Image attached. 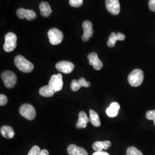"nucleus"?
<instances>
[{
	"label": "nucleus",
	"instance_id": "f257e3e1",
	"mask_svg": "<svg viewBox=\"0 0 155 155\" xmlns=\"http://www.w3.org/2000/svg\"><path fill=\"white\" fill-rule=\"evenodd\" d=\"M15 63L18 70L23 72H31L34 68L33 64L21 55L17 56L15 58Z\"/></svg>",
	"mask_w": 155,
	"mask_h": 155
},
{
	"label": "nucleus",
	"instance_id": "f03ea898",
	"mask_svg": "<svg viewBox=\"0 0 155 155\" xmlns=\"http://www.w3.org/2000/svg\"><path fill=\"white\" fill-rule=\"evenodd\" d=\"M144 78V72L141 70L135 69L129 75L127 81L130 86L138 87L143 83Z\"/></svg>",
	"mask_w": 155,
	"mask_h": 155
},
{
	"label": "nucleus",
	"instance_id": "7ed1b4c3",
	"mask_svg": "<svg viewBox=\"0 0 155 155\" xmlns=\"http://www.w3.org/2000/svg\"><path fill=\"white\" fill-rule=\"evenodd\" d=\"M16 35L13 32L7 33L5 37V44L4 45V50L7 52L13 51L16 48Z\"/></svg>",
	"mask_w": 155,
	"mask_h": 155
},
{
	"label": "nucleus",
	"instance_id": "20e7f679",
	"mask_svg": "<svg viewBox=\"0 0 155 155\" xmlns=\"http://www.w3.org/2000/svg\"><path fill=\"white\" fill-rule=\"evenodd\" d=\"M19 113L23 117L28 120H33L36 117V113L33 106L25 104L22 105L19 109Z\"/></svg>",
	"mask_w": 155,
	"mask_h": 155
},
{
	"label": "nucleus",
	"instance_id": "39448f33",
	"mask_svg": "<svg viewBox=\"0 0 155 155\" xmlns=\"http://www.w3.org/2000/svg\"><path fill=\"white\" fill-rule=\"evenodd\" d=\"M1 78L7 88L11 89L15 87L17 82L16 74L11 71H5L1 74Z\"/></svg>",
	"mask_w": 155,
	"mask_h": 155
},
{
	"label": "nucleus",
	"instance_id": "423d86ee",
	"mask_svg": "<svg viewBox=\"0 0 155 155\" xmlns=\"http://www.w3.org/2000/svg\"><path fill=\"white\" fill-rule=\"evenodd\" d=\"M48 85L55 91V93L61 91L63 86V77L61 74H58L56 75H53L51 77Z\"/></svg>",
	"mask_w": 155,
	"mask_h": 155
},
{
	"label": "nucleus",
	"instance_id": "0eeeda50",
	"mask_svg": "<svg viewBox=\"0 0 155 155\" xmlns=\"http://www.w3.org/2000/svg\"><path fill=\"white\" fill-rule=\"evenodd\" d=\"M48 36L50 43L52 45L60 44L63 39L62 32L57 28H52L48 32Z\"/></svg>",
	"mask_w": 155,
	"mask_h": 155
},
{
	"label": "nucleus",
	"instance_id": "6e6552de",
	"mask_svg": "<svg viewBox=\"0 0 155 155\" xmlns=\"http://www.w3.org/2000/svg\"><path fill=\"white\" fill-rule=\"evenodd\" d=\"M107 11L113 15H118L120 12V4L118 0H105Z\"/></svg>",
	"mask_w": 155,
	"mask_h": 155
},
{
	"label": "nucleus",
	"instance_id": "1a4fd4ad",
	"mask_svg": "<svg viewBox=\"0 0 155 155\" xmlns=\"http://www.w3.org/2000/svg\"><path fill=\"white\" fill-rule=\"evenodd\" d=\"M74 64L68 61H61L58 62L56 64V68L64 74H70L72 72L74 69Z\"/></svg>",
	"mask_w": 155,
	"mask_h": 155
},
{
	"label": "nucleus",
	"instance_id": "9d476101",
	"mask_svg": "<svg viewBox=\"0 0 155 155\" xmlns=\"http://www.w3.org/2000/svg\"><path fill=\"white\" fill-rule=\"evenodd\" d=\"M17 15L21 19L25 18L29 21L33 20L36 17V14L33 11L24 8H19L17 11Z\"/></svg>",
	"mask_w": 155,
	"mask_h": 155
},
{
	"label": "nucleus",
	"instance_id": "9b49d317",
	"mask_svg": "<svg viewBox=\"0 0 155 155\" xmlns=\"http://www.w3.org/2000/svg\"><path fill=\"white\" fill-rule=\"evenodd\" d=\"M83 32L82 40L83 41H87L93 35L94 31L93 29V24L89 21H85L83 22Z\"/></svg>",
	"mask_w": 155,
	"mask_h": 155
},
{
	"label": "nucleus",
	"instance_id": "f8f14e48",
	"mask_svg": "<svg viewBox=\"0 0 155 155\" xmlns=\"http://www.w3.org/2000/svg\"><path fill=\"white\" fill-rule=\"evenodd\" d=\"M87 58L89 59V64L93 66L94 69L96 70H100L103 67V63L98 57L96 52H92L90 54Z\"/></svg>",
	"mask_w": 155,
	"mask_h": 155
},
{
	"label": "nucleus",
	"instance_id": "ddd939ff",
	"mask_svg": "<svg viewBox=\"0 0 155 155\" xmlns=\"http://www.w3.org/2000/svg\"><path fill=\"white\" fill-rule=\"evenodd\" d=\"M125 39V36L123 33L118 32V33H115L112 32L111 33L110 36H109V40L107 42V45L109 47H114L116 43L117 40L122 41Z\"/></svg>",
	"mask_w": 155,
	"mask_h": 155
},
{
	"label": "nucleus",
	"instance_id": "4468645a",
	"mask_svg": "<svg viewBox=\"0 0 155 155\" xmlns=\"http://www.w3.org/2000/svg\"><path fill=\"white\" fill-rule=\"evenodd\" d=\"M69 155H88L87 151L82 147H79L75 144H71L67 148Z\"/></svg>",
	"mask_w": 155,
	"mask_h": 155
},
{
	"label": "nucleus",
	"instance_id": "2eb2a0df",
	"mask_svg": "<svg viewBox=\"0 0 155 155\" xmlns=\"http://www.w3.org/2000/svg\"><path fill=\"white\" fill-rule=\"evenodd\" d=\"M78 121L76 124V127L78 129L85 128L87 127V124L89 122V118L87 116L86 113L83 111H81L79 113Z\"/></svg>",
	"mask_w": 155,
	"mask_h": 155
},
{
	"label": "nucleus",
	"instance_id": "dca6fc26",
	"mask_svg": "<svg viewBox=\"0 0 155 155\" xmlns=\"http://www.w3.org/2000/svg\"><path fill=\"white\" fill-rule=\"evenodd\" d=\"M110 141H96L93 144V148L95 152L102 151V150H107L111 147Z\"/></svg>",
	"mask_w": 155,
	"mask_h": 155
},
{
	"label": "nucleus",
	"instance_id": "f3484780",
	"mask_svg": "<svg viewBox=\"0 0 155 155\" xmlns=\"http://www.w3.org/2000/svg\"><path fill=\"white\" fill-rule=\"evenodd\" d=\"M120 106L117 102H113L106 109V114L109 117H115L117 116Z\"/></svg>",
	"mask_w": 155,
	"mask_h": 155
},
{
	"label": "nucleus",
	"instance_id": "a211bd4d",
	"mask_svg": "<svg viewBox=\"0 0 155 155\" xmlns=\"http://www.w3.org/2000/svg\"><path fill=\"white\" fill-rule=\"evenodd\" d=\"M41 15L45 17L50 16L52 13V9L50 4L47 2H42L39 5Z\"/></svg>",
	"mask_w": 155,
	"mask_h": 155
},
{
	"label": "nucleus",
	"instance_id": "6ab92c4d",
	"mask_svg": "<svg viewBox=\"0 0 155 155\" xmlns=\"http://www.w3.org/2000/svg\"><path fill=\"white\" fill-rule=\"evenodd\" d=\"M1 134L6 139H12L15 136V132L10 126H3L1 128Z\"/></svg>",
	"mask_w": 155,
	"mask_h": 155
},
{
	"label": "nucleus",
	"instance_id": "aec40b11",
	"mask_svg": "<svg viewBox=\"0 0 155 155\" xmlns=\"http://www.w3.org/2000/svg\"><path fill=\"white\" fill-rule=\"evenodd\" d=\"M90 121L92 125L95 127H100L101 126V121L100 117L97 112L93 110H90Z\"/></svg>",
	"mask_w": 155,
	"mask_h": 155
},
{
	"label": "nucleus",
	"instance_id": "412c9836",
	"mask_svg": "<svg viewBox=\"0 0 155 155\" xmlns=\"http://www.w3.org/2000/svg\"><path fill=\"white\" fill-rule=\"evenodd\" d=\"M55 91L51 89L49 85L45 86L39 90V94L45 97H51L54 95Z\"/></svg>",
	"mask_w": 155,
	"mask_h": 155
},
{
	"label": "nucleus",
	"instance_id": "4be33fe9",
	"mask_svg": "<svg viewBox=\"0 0 155 155\" xmlns=\"http://www.w3.org/2000/svg\"><path fill=\"white\" fill-rule=\"evenodd\" d=\"M127 155H143V154L136 147H130L127 150Z\"/></svg>",
	"mask_w": 155,
	"mask_h": 155
},
{
	"label": "nucleus",
	"instance_id": "5701e85b",
	"mask_svg": "<svg viewBox=\"0 0 155 155\" xmlns=\"http://www.w3.org/2000/svg\"><path fill=\"white\" fill-rule=\"evenodd\" d=\"M82 87L79 82L78 80L74 79L71 84V89L73 91H77L81 89Z\"/></svg>",
	"mask_w": 155,
	"mask_h": 155
},
{
	"label": "nucleus",
	"instance_id": "b1692460",
	"mask_svg": "<svg viewBox=\"0 0 155 155\" xmlns=\"http://www.w3.org/2000/svg\"><path fill=\"white\" fill-rule=\"evenodd\" d=\"M40 152L41 150L40 147L37 145H35L29 150L28 155H39Z\"/></svg>",
	"mask_w": 155,
	"mask_h": 155
},
{
	"label": "nucleus",
	"instance_id": "393cba45",
	"mask_svg": "<svg viewBox=\"0 0 155 155\" xmlns=\"http://www.w3.org/2000/svg\"><path fill=\"white\" fill-rule=\"evenodd\" d=\"M83 0H70V5L75 8H78L83 4Z\"/></svg>",
	"mask_w": 155,
	"mask_h": 155
},
{
	"label": "nucleus",
	"instance_id": "a878e982",
	"mask_svg": "<svg viewBox=\"0 0 155 155\" xmlns=\"http://www.w3.org/2000/svg\"><path fill=\"white\" fill-rule=\"evenodd\" d=\"M78 81L80 83L81 87H89L90 86V82H87L84 78H80L78 79Z\"/></svg>",
	"mask_w": 155,
	"mask_h": 155
},
{
	"label": "nucleus",
	"instance_id": "bb28decb",
	"mask_svg": "<svg viewBox=\"0 0 155 155\" xmlns=\"http://www.w3.org/2000/svg\"><path fill=\"white\" fill-rule=\"evenodd\" d=\"M146 117L149 120H153L155 121V110L148 111L146 113Z\"/></svg>",
	"mask_w": 155,
	"mask_h": 155
},
{
	"label": "nucleus",
	"instance_id": "cd10ccee",
	"mask_svg": "<svg viewBox=\"0 0 155 155\" xmlns=\"http://www.w3.org/2000/svg\"><path fill=\"white\" fill-rule=\"evenodd\" d=\"M8 102V98L5 95L1 94L0 95V106L5 105Z\"/></svg>",
	"mask_w": 155,
	"mask_h": 155
},
{
	"label": "nucleus",
	"instance_id": "c85d7f7f",
	"mask_svg": "<svg viewBox=\"0 0 155 155\" xmlns=\"http://www.w3.org/2000/svg\"><path fill=\"white\" fill-rule=\"evenodd\" d=\"M148 5L150 11L155 12V0H150Z\"/></svg>",
	"mask_w": 155,
	"mask_h": 155
},
{
	"label": "nucleus",
	"instance_id": "c756f323",
	"mask_svg": "<svg viewBox=\"0 0 155 155\" xmlns=\"http://www.w3.org/2000/svg\"><path fill=\"white\" fill-rule=\"evenodd\" d=\"M93 155H110L108 153L104 152V151H100V152H94Z\"/></svg>",
	"mask_w": 155,
	"mask_h": 155
},
{
	"label": "nucleus",
	"instance_id": "7c9ffc66",
	"mask_svg": "<svg viewBox=\"0 0 155 155\" xmlns=\"http://www.w3.org/2000/svg\"><path fill=\"white\" fill-rule=\"evenodd\" d=\"M39 155H49V152L47 150H41V152Z\"/></svg>",
	"mask_w": 155,
	"mask_h": 155
},
{
	"label": "nucleus",
	"instance_id": "2f4dec72",
	"mask_svg": "<svg viewBox=\"0 0 155 155\" xmlns=\"http://www.w3.org/2000/svg\"><path fill=\"white\" fill-rule=\"evenodd\" d=\"M154 124H155V121H154Z\"/></svg>",
	"mask_w": 155,
	"mask_h": 155
}]
</instances>
